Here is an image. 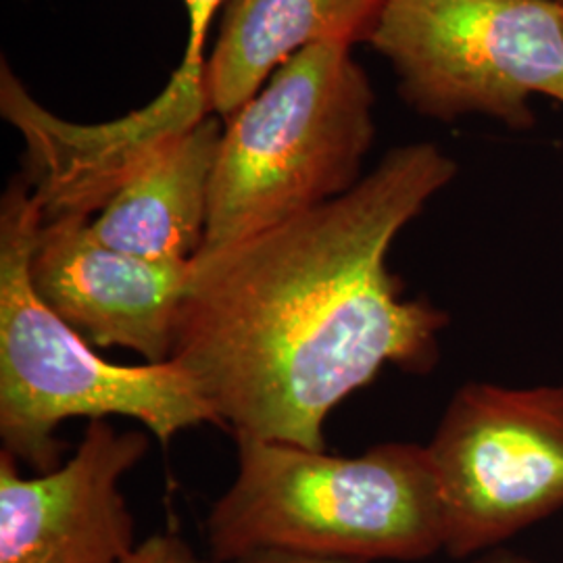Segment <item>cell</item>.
<instances>
[{
  "label": "cell",
  "mask_w": 563,
  "mask_h": 563,
  "mask_svg": "<svg viewBox=\"0 0 563 563\" xmlns=\"http://www.w3.org/2000/svg\"><path fill=\"white\" fill-rule=\"evenodd\" d=\"M146 451V434L107 420L88 422L76 453L36 478L0 451V563L128 562L139 544L120 481Z\"/></svg>",
  "instance_id": "7"
},
{
  "label": "cell",
  "mask_w": 563,
  "mask_h": 563,
  "mask_svg": "<svg viewBox=\"0 0 563 563\" xmlns=\"http://www.w3.org/2000/svg\"><path fill=\"white\" fill-rule=\"evenodd\" d=\"M90 222L63 216L42 223L30 265L38 297L92 346L169 362L190 262L123 253L99 241Z\"/></svg>",
  "instance_id": "8"
},
{
  "label": "cell",
  "mask_w": 563,
  "mask_h": 563,
  "mask_svg": "<svg viewBox=\"0 0 563 563\" xmlns=\"http://www.w3.org/2000/svg\"><path fill=\"white\" fill-rule=\"evenodd\" d=\"M234 563H360V562H346V560H322V558H307V555H295V553H260V555H253V558H246L241 562ZM509 563V562H504ZM522 563V562H511Z\"/></svg>",
  "instance_id": "13"
},
{
  "label": "cell",
  "mask_w": 563,
  "mask_h": 563,
  "mask_svg": "<svg viewBox=\"0 0 563 563\" xmlns=\"http://www.w3.org/2000/svg\"><path fill=\"white\" fill-rule=\"evenodd\" d=\"M181 2L188 15V38H186L180 67L186 71L205 74V67H207L205 42L209 36L211 23L228 0H181Z\"/></svg>",
  "instance_id": "11"
},
{
  "label": "cell",
  "mask_w": 563,
  "mask_h": 563,
  "mask_svg": "<svg viewBox=\"0 0 563 563\" xmlns=\"http://www.w3.org/2000/svg\"><path fill=\"white\" fill-rule=\"evenodd\" d=\"M239 470L211 507V560L260 553L322 560H426L443 551V516L428 446L384 443L360 457L236 437Z\"/></svg>",
  "instance_id": "2"
},
{
  "label": "cell",
  "mask_w": 563,
  "mask_h": 563,
  "mask_svg": "<svg viewBox=\"0 0 563 563\" xmlns=\"http://www.w3.org/2000/svg\"><path fill=\"white\" fill-rule=\"evenodd\" d=\"M443 551L470 558L563 507V386H462L428 444Z\"/></svg>",
  "instance_id": "6"
},
{
  "label": "cell",
  "mask_w": 563,
  "mask_h": 563,
  "mask_svg": "<svg viewBox=\"0 0 563 563\" xmlns=\"http://www.w3.org/2000/svg\"><path fill=\"white\" fill-rule=\"evenodd\" d=\"M369 76L342 44L286 60L230 118L209 192L201 251L251 239L362 181L376 139Z\"/></svg>",
  "instance_id": "4"
},
{
  "label": "cell",
  "mask_w": 563,
  "mask_h": 563,
  "mask_svg": "<svg viewBox=\"0 0 563 563\" xmlns=\"http://www.w3.org/2000/svg\"><path fill=\"white\" fill-rule=\"evenodd\" d=\"M558 2H562V4H563V0H558Z\"/></svg>",
  "instance_id": "14"
},
{
  "label": "cell",
  "mask_w": 563,
  "mask_h": 563,
  "mask_svg": "<svg viewBox=\"0 0 563 563\" xmlns=\"http://www.w3.org/2000/svg\"><path fill=\"white\" fill-rule=\"evenodd\" d=\"M125 563H218L202 560L186 541L174 534H153L142 541Z\"/></svg>",
  "instance_id": "12"
},
{
  "label": "cell",
  "mask_w": 563,
  "mask_h": 563,
  "mask_svg": "<svg viewBox=\"0 0 563 563\" xmlns=\"http://www.w3.org/2000/svg\"><path fill=\"white\" fill-rule=\"evenodd\" d=\"M457 176L432 142L388 151L334 201L190 262L169 362L236 437L325 451L323 426L384 365L430 372L446 313L386 257Z\"/></svg>",
  "instance_id": "1"
},
{
  "label": "cell",
  "mask_w": 563,
  "mask_h": 563,
  "mask_svg": "<svg viewBox=\"0 0 563 563\" xmlns=\"http://www.w3.org/2000/svg\"><path fill=\"white\" fill-rule=\"evenodd\" d=\"M367 44L422 118L478 113L528 130L532 97L563 104L558 0H386Z\"/></svg>",
  "instance_id": "5"
},
{
  "label": "cell",
  "mask_w": 563,
  "mask_h": 563,
  "mask_svg": "<svg viewBox=\"0 0 563 563\" xmlns=\"http://www.w3.org/2000/svg\"><path fill=\"white\" fill-rule=\"evenodd\" d=\"M44 216L23 176L0 199V441L34 470L59 467L57 428L74 418L141 422L163 444L201 423H220L174 362L118 365L42 301L32 255Z\"/></svg>",
  "instance_id": "3"
},
{
  "label": "cell",
  "mask_w": 563,
  "mask_h": 563,
  "mask_svg": "<svg viewBox=\"0 0 563 563\" xmlns=\"http://www.w3.org/2000/svg\"><path fill=\"white\" fill-rule=\"evenodd\" d=\"M386 0H228L205 67L209 111L234 118L309 46L367 42Z\"/></svg>",
  "instance_id": "9"
},
{
  "label": "cell",
  "mask_w": 563,
  "mask_h": 563,
  "mask_svg": "<svg viewBox=\"0 0 563 563\" xmlns=\"http://www.w3.org/2000/svg\"><path fill=\"white\" fill-rule=\"evenodd\" d=\"M223 128L211 113L155 153L92 218L95 236L144 260L192 262L205 242Z\"/></svg>",
  "instance_id": "10"
}]
</instances>
